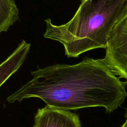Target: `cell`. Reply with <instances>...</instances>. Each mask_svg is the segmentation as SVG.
<instances>
[{"label": "cell", "mask_w": 127, "mask_h": 127, "mask_svg": "<svg viewBox=\"0 0 127 127\" xmlns=\"http://www.w3.org/2000/svg\"><path fill=\"white\" fill-rule=\"evenodd\" d=\"M32 79L7 97L9 103L38 98L51 107L74 110L104 107L111 114L127 92L104 60L86 57L74 64H55L31 72Z\"/></svg>", "instance_id": "cell-1"}, {"label": "cell", "mask_w": 127, "mask_h": 127, "mask_svg": "<svg viewBox=\"0 0 127 127\" xmlns=\"http://www.w3.org/2000/svg\"><path fill=\"white\" fill-rule=\"evenodd\" d=\"M127 11V0H81L73 18L64 24L45 20L43 37L62 43L68 57L106 48L112 30Z\"/></svg>", "instance_id": "cell-2"}, {"label": "cell", "mask_w": 127, "mask_h": 127, "mask_svg": "<svg viewBox=\"0 0 127 127\" xmlns=\"http://www.w3.org/2000/svg\"><path fill=\"white\" fill-rule=\"evenodd\" d=\"M103 60L127 84V11L110 32Z\"/></svg>", "instance_id": "cell-3"}, {"label": "cell", "mask_w": 127, "mask_h": 127, "mask_svg": "<svg viewBox=\"0 0 127 127\" xmlns=\"http://www.w3.org/2000/svg\"><path fill=\"white\" fill-rule=\"evenodd\" d=\"M33 127H82L79 117L71 112L46 105L37 110Z\"/></svg>", "instance_id": "cell-4"}, {"label": "cell", "mask_w": 127, "mask_h": 127, "mask_svg": "<svg viewBox=\"0 0 127 127\" xmlns=\"http://www.w3.org/2000/svg\"><path fill=\"white\" fill-rule=\"evenodd\" d=\"M30 48L31 43L23 40L9 57L0 64V88L21 68L27 57Z\"/></svg>", "instance_id": "cell-5"}, {"label": "cell", "mask_w": 127, "mask_h": 127, "mask_svg": "<svg viewBox=\"0 0 127 127\" xmlns=\"http://www.w3.org/2000/svg\"><path fill=\"white\" fill-rule=\"evenodd\" d=\"M19 20V11L14 0H0V33Z\"/></svg>", "instance_id": "cell-6"}, {"label": "cell", "mask_w": 127, "mask_h": 127, "mask_svg": "<svg viewBox=\"0 0 127 127\" xmlns=\"http://www.w3.org/2000/svg\"><path fill=\"white\" fill-rule=\"evenodd\" d=\"M125 118H126V120H125V123H124V125L122 126V127H127V109L126 113H125Z\"/></svg>", "instance_id": "cell-7"}]
</instances>
